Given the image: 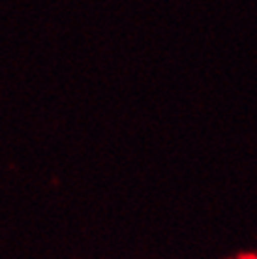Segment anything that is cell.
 I'll list each match as a JSON object with an SVG mask.
<instances>
[{
	"mask_svg": "<svg viewBox=\"0 0 257 259\" xmlns=\"http://www.w3.org/2000/svg\"><path fill=\"white\" fill-rule=\"evenodd\" d=\"M237 259H257V255L255 253H246V255H240V257H237Z\"/></svg>",
	"mask_w": 257,
	"mask_h": 259,
	"instance_id": "1",
	"label": "cell"
}]
</instances>
